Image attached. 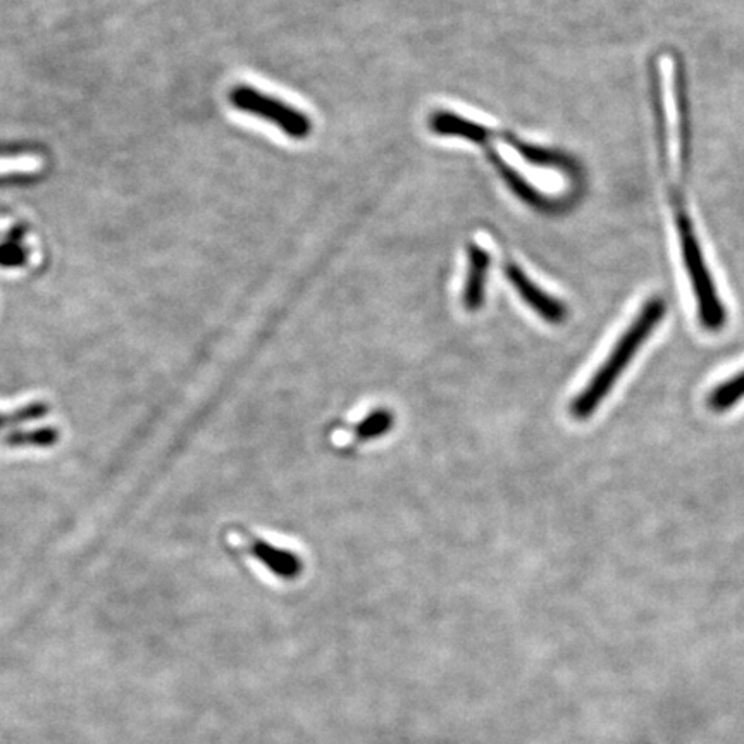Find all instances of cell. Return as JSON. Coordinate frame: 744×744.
Masks as SVG:
<instances>
[{"label": "cell", "mask_w": 744, "mask_h": 744, "mask_svg": "<svg viewBox=\"0 0 744 744\" xmlns=\"http://www.w3.org/2000/svg\"><path fill=\"white\" fill-rule=\"evenodd\" d=\"M666 315V302L660 298H652L645 307L641 309L636 321L625 331L624 336L617 342L612 354L607 357L602 368L596 371L595 376L587 383L586 388L581 395L574 398L571 406L572 416L579 421L592 418L593 412L598 409L610 389L616 385V381L622 376L624 369L631 364V360L636 356L641 345L654 333L661 319Z\"/></svg>", "instance_id": "6da1fadb"}, {"label": "cell", "mask_w": 744, "mask_h": 744, "mask_svg": "<svg viewBox=\"0 0 744 744\" xmlns=\"http://www.w3.org/2000/svg\"><path fill=\"white\" fill-rule=\"evenodd\" d=\"M230 102L238 111L273 123L274 126L285 133L286 137L294 138V140H306L312 133V121L307 114L292 108L288 103L282 102V100L265 96L256 88H233L230 91Z\"/></svg>", "instance_id": "7a4b0ae2"}, {"label": "cell", "mask_w": 744, "mask_h": 744, "mask_svg": "<svg viewBox=\"0 0 744 744\" xmlns=\"http://www.w3.org/2000/svg\"><path fill=\"white\" fill-rule=\"evenodd\" d=\"M505 276L512 283L519 297L524 300L525 306H530L536 314L542 315L546 323L562 324L567 321L569 310L560 300L545 294L540 286L531 282L530 276L522 271L516 262L507 261L505 264Z\"/></svg>", "instance_id": "3957f363"}, {"label": "cell", "mask_w": 744, "mask_h": 744, "mask_svg": "<svg viewBox=\"0 0 744 744\" xmlns=\"http://www.w3.org/2000/svg\"><path fill=\"white\" fill-rule=\"evenodd\" d=\"M492 257L481 245H468V277L463 283L462 303L468 312H478L484 306Z\"/></svg>", "instance_id": "277c9868"}, {"label": "cell", "mask_w": 744, "mask_h": 744, "mask_svg": "<svg viewBox=\"0 0 744 744\" xmlns=\"http://www.w3.org/2000/svg\"><path fill=\"white\" fill-rule=\"evenodd\" d=\"M250 554L257 562H261L269 572H273L283 581H295L298 575L302 574V560L292 550H285V548L262 542V540H256L250 545Z\"/></svg>", "instance_id": "5b68a950"}, {"label": "cell", "mask_w": 744, "mask_h": 744, "mask_svg": "<svg viewBox=\"0 0 744 744\" xmlns=\"http://www.w3.org/2000/svg\"><path fill=\"white\" fill-rule=\"evenodd\" d=\"M430 128L442 137H460L480 145L488 144L489 138L495 137L492 129L447 111L434 112L430 117Z\"/></svg>", "instance_id": "8992f818"}, {"label": "cell", "mask_w": 744, "mask_h": 744, "mask_svg": "<svg viewBox=\"0 0 744 744\" xmlns=\"http://www.w3.org/2000/svg\"><path fill=\"white\" fill-rule=\"evenodd\" d=\"M483 147L489 161L495 165V170L500 174L501 179L507 183V186L519 199L536 207V209H550V200L546 199L542 191H537L531 183L525 182V178H522L521 174L517 173L513 168H510L507 161L500 158V153H496V150L489 147L488 144H484Z\"/></svg>", "instance_id": "52a82bcc"}, {"label": "cell", "mask_w": 744, "mask_h": 744, "mask_svg": "<svg viewBox=\"0 0 744 744\" xmlns=\"http://www.w3.org/2000/svg\"><path fill=\"white\" fill-rule=\"evenodd\" d=\"M500 137L504 138L505 144H509L530 164L542 165V168H560V170L567 168V158L562 153H555L551 150L536 147V145L524 144L510 133H500Z\"/></svg>", "instance_id": "ba28073f"}, {"label": "cell", "mask_w": 744, "mask_h": 744, "mask_svg": "<svg viewBox=\"0 0 744 744\" xmlns=\"http://www.w3.org/2000/svg\"><path fill=\"white\" fill-rule=\"evenodd\" d=\"M393 424H395V416H393L392 410L388 409H377L374 412L365 416L362 421L354 427V436L359 442H369V439H377L381 436H385L392 431Z\"/></svg>", "instance_id": "9c48e42d"}, {"label": "cell", "mask_w": 744, "mask_h": 744, "mask_svg": "<svg viewBox=\"0 0 744 744\" xmlns=\"http://www.w3.org/2000/svg\"><path fill=\"white\" fill-rule=\"evenodd\" d=\"M744 398V371L731 377V380L723 381L717 386L710 395V407L717 412L731 409L736 406L737 401Z\"/></svg>", "instance_id": "30bf717a"}]
</instances>
